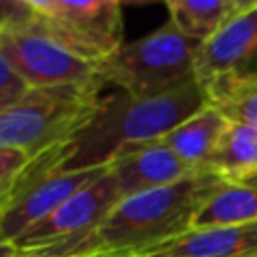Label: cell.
I'll list each match as a JSON object with an SVG mask.
<instances>
[{
  "mask_svg": "<svg viewBox=\"0 0 257 257\" xmlns=\"http://www.w3.org/2000/svg\"><path fill=\"white\" fill-rule=\"evenodd\" d=\"M102 257H104V255H102ZM108 257H118V255H108Z\"/></svg>",
  "mask_w": 257,
  "mask_h": 257,
  "instance_id": "24",
  "label": "cell"
},
{
  "mask_svg": "<svg viewBox=\"0 0 257 257\" xmlns=\"http://www.w3.org/2000/svg\"><path fill=\"white\" fill-rule=\"evenodd\" d=\"M0 257H20L18 247L14 243H2L0 241Z\"/></svg>",
  "mask_w": 257,
  "mask_h": 257,
  "instance_id": "20",
  "label": "cell"
},
{
  "mask_svg": "<svg viewBox=\"0 0 257 257\" xmlns=\"http://www.w3.org/2000/svg\"><path fill=\"white\" fill-rule=\"evenodd\" d=\"M223 183L203 173L181 183L122 197L90 231L20 257H139L191 231L201 203Z\"/></svg>",
  "mask_w": 257,
  "mask_h": 257,
  "instance_id": "1",
  "label": "cell"
},
{
  "mask_svg": "<svg viewBox=\"0 0 257 257\" xmlns=\"http://www.w3.org/2000/svg\"><path fill=\"white\" fill-rule=\"evenodd\" d=\"M205 100L227 122L257 126V70L231 72L203 84Z\"/></svg>",
  "mask_w": 257,
  "mask_h": 257,
  "instance_id": "14",
  "label": "cell"
},
{
  "mask_svg": "<svg viewBox=\"0 0 257 257\" xmlns=\"http://www.w3.org/2000/svg\"><path fill=\"white\" fill-rule=\"evenodd\" d=\"M120 199V191L106 169V173H102L100 177L78 189L74 195H70L64 203H60L46 219L30 227L20 239H16L14 245L22 255L34 249L74 239L98 225Z\"/></svg>",
  "mask_w": 257,
  "mask_h": 257,
  "instance_id": "8",
  "label": "cell"
},
{
  "mask_svg": "<svg viewBox=\"0 0 257 257\" xmlns=\"http://www.w3.org/2000/svg\"><path fill=\"white\" fill-rule=\"evenodd\" d=\"M227 183H243L257 175V126L227 122L207 167Z\"/></svg>",
  "mask_w": 257,
  "mask_h": 257,
  "instance_id": "15",
  "label": "cell"
},
{
  "mask_svg": "<svg viewBox=\"0 0 257 257\" xmlns=\"http://www.w3.org/2000/svg\"><path fill=\"white\" fill-rule=\"evenodd\" d=\"M0 52L28 88L102 82L100 64L64 48L34 22V16L0 34Z\"/></svg>",
  "mask_w": 257,
  "mask_h": 257,
  "instance_id": "7",
  "label": "cell"
},
{
  "mask_svg": "<svg viewBox=\"0 0 257 257\" xmlns=\"http://www.w3.org/2000/svg\"><path fill=\"white\" fill-rule=\"evenodd\" d=\"M70 141L56 145L24 165L8 193L0 199V241L16 243L30 227L46 219L78 189L106 173V167L66 169Z\"/></svg>",
  "mask_w": 257,
  "mask_h": 257,
  "instance_id": "5",
  "label": "cell"
},
{
  "mask_svg": "<svg viewBox=\"0 0 257 257\" xmlns=\"http://www.w3.org/2000/svg\"><path fill=\"white\" fill-rule=\"evenodd\" d=\"M34 12L28 0H0V34L12 26L32 20Z\"/></svg>",
  "mask_w": 257,
  "mask_h": 257,
  "instance_id": "18",
  "label": "cell"
},
{
  "mask_svg": "<svg viewBox=\"0 0 257 257\" xmlns=\"http://www.w3.org/2000/svg\"><path fill=\"white\" fill-rule=\"evenodd\" d=\"M34 22L76 56L102 64L122 46V6L114 0H28Z\"/></svg>",
  "mask_w": 257,
  "mask_h": 257,
  "instance_id": "6",
  "label": "cell"
},
{
  "mask_svg": "<svg viewBox=\"0 0 257 257\" xmlns=\"http://www.w3.org/2000/svg\"><path fill=\"white\" fill-rule=\"evenodd\" d=\"M243 183H251V185H257V175H255V177H251L249 181H243Z\"/></svg>",
  "mask_w": 257,
  "mask_h": 257,
  "instance_id": "23",
  "label": "cell"
},
{
  "mask_svg": "<svg viewBox=\"0 0 257 257\" xmlns=\"http://www.w3.org/2000/svg\"><path fill=\"white\" fill-rule=\"evenodd\" d=\"M205 104L199 82L155 96H133L122 90L102 94L92 118L70 141L66 169L106 167L124 151L161 141Z\"/></svg>",
  "mask_w": 257,
  "mask_h": 257,
  "instance_id": "2",
  "label": "cell"
},
{
  "mask_svg": "<svg viewBox=\"0 0 257 257\" xmlns=\"http://www.w3.org/2000/svg\"><path fill=\"white\" fill-rule=\"evenodd\" d=\"M159 251L171 257H257V221L189 231Z\"/></svg>",
  "mask_w": 257,
  "mask_h": 257,
  "instance_id": "11",
  "label": "cell"
},
{
  "mask_svg": "<svg viewBox=\"0 0 257 257\" xmlns=\"http://www.w3.org/2000/svg\"><path fill=\"white\" fill-rule=\"evenodd\" d=\"M139 257H171V255L163 253V251H157V253H147V255H139Z\"/></svg>",
  "mask_w": 257,
  "mask_h": 257,
  "instance_id": "22",
  "label": "cell"
},
{
  "mask_svg": "<svg viewBox=\"0 0 257 257\" xmlns=\"http://www.w3.org/2000/svg\"><path fill=\"white\" fill-rule=\"evenodd\" d=\"M245 0H169V24L187 38L207 40L229 16H233Z\"/></svg>",
  "mask_w": 257,
  "mask_h": 257,
  "instance_id": "16",
  "label": "cell"
},
{
  "mask_svg": "<svg viewBox=\"0 0 257 257\" xmlns=\"http://www.w3.org/2000/svg\"><path fill=\"white\" fill-rule=\"evenodd\" d=\"M227 126V120L209 104L199 108L195 114L177 124L169 135L161 139L183 163L199 173H209V161L215 147Z\"/></svg>",
  "mask_w": 257,
  "mask_h": 257,
  "instance_id": "12",
  "label": "cell"
},
{
  "mask_svg": "<svg viewBox=\"0 0 257 257\" xmlns=\"http://www.w3.org/2000/svg\"><path fill=\"white\" fill-rule=\"evenodd\" d=\"M16 98H20V96H10V94H4V92H0V112L6 108V106H10Z\"/></svg>",
  "mask_w": 257,
  "mask_h": 257,
  "instance_id": "21",
  "label": "cell"
},
{
  "mask_svg": "<svg viewBox=\"0 0 257 257\" xmlns=\"http://www.w3.org/2000/svg\"><path fill=\"white\" fill-rule=\"evenodd\" d=\"M28 163V157L14 149L0 147V199L8 193L14 179L20 175L24 165Z\"/></svg>",
  "mask_w": 257,
  "mask_h": 257,
  "instance_id": "17",
  "label": "cell"
},
{
  "mask_svg": "<svg viewBox=\"0 0 257 257\" xmlns=\"http://www.w3.org/2000/svg\"><path fill=\"white\" fill-rule=\"evenodd\" d=\"M28 90V86L20 80V76L14 72L6 56L0 52V92L10 94V96H22Z\"/></svg>",
  "mask_w": 257,
  "mask_h": 257,
  "instance_id": "19",
  "label": "cell"
},
{
  "mask_svg": "<svg viewBox=\"0 0 257 257\" xmlns=\"http://www.w3.org/2000/svg\"><path fill=\"white\" fill-rule=\"evenodd\" d=\"M106 84L28 88L0 112V147L28 159L72 141L96 112Z\"/></svg>",
  "mask_w": 257,
  "mask_h": 257,
  "instance_id": "3",
  "label": "cell"
},
{
  "mask_svg": "<svg viewBox=\"0 0 257 257\" xmlns=\"http://www.w3.org/2000/svg\"><path fill=\"white\" fill-rule=\"evenodd\" d=\"M257 221V185L223 181L197 209L191 231Z\"/></svg>",
  "mask_w": 257,
  "mask_h": 257,
  "instance_id": "13",
  "label": "cell"
},
{
  "mask_svg": "<svg viewBox=\"0 0 257 257\" xmlns=\"http://www.w3.org/2000/svg\"><path fill=\"white\" fill-rule=\"evenodd\" d=\"M201 42L187 38L169 22L155 32L122 44L100 64L108 86L133 96H155L197 82L195 58Z\"/></svg>",
  "mask_w": 257,
  "mask_h": 257,
  "instance_id": "4",
  "label": "cell"
},
{
  "mask_svg": "<svg viewBox=\"0 0 257 257\" xmlns=\"http://www.w3.org/2000/svg\"><path fill=\"white\" fill-rule=\"evenodd\" d=\"M257 56V2L243 6L229 16L197 48L195 74L203 86L213 78L231 72H245Z\"/></svg>",
  "mask_w": 257,
  "mask_h": 257,
  "instance_id": "9",
  "label": "cell"
},
{
  "mask_svg": "<svg viewBox=\"0 0 257 257\" xmlns=\"http://www.w3.org/2000/svg\"><path fill=\"white\" fill-rule=\"evenodd\" d=\"M108 173L112 175L120 197L169 187L185 179L203 175L183 163L161 141L116 155L108 163Z\"/></svg>",
  "mask_w": 257,
  "mask_h": 257,
  "instance_id": "10",
  "label": "cell"
}]
</instances>
